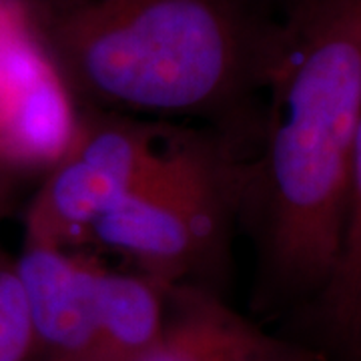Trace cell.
Segmentation results:
<instances>
[{"instance_id": "obj_8", "label": "cell", "mask_w": 361, "mask_h": 361, "mask_svg": "<svg viewBox=\"0 0 361 361\" xmlns=\"http://www.w3.org/2000/svg\"><path fill=\"white\" fill-rule=\"evenodd\" d=\"M323 337L341 361H361V116L353 147L345 227L329 283L313 303Z\"/></svg>"}, {"instance_id": "obj_13", "label": "cell", "mask_w": 361, "mask_h": 361, "mask_svg": "<svg viewBox=\"0 0 361 361\" xmlns=\"http://www.w3.org/2000/svg\"><path fill=\"white\" fill-rule=\"evenodd\" d=\"M0 2H2V0H0Z\"/></svg>"}, {"instance_id": "obj_12", "label": "cell", "mask_w": 361, "mask_h": 361, "mask_svg": "<svg viewBox=\"0 0 361 361\" xmlns=\"http://www.w3.org/2000/svg\"><path fill=\"white\" fill-rule=\"evenodd\" d=\"M28 2H35V4H39V2H63V0H28Z\"/></svg>"}, {"instance_id": "obj_10", "label": "cell", "mask_w": 361, "mask_h": 361, "mask_svg": "<svg viewBox=\"0 0 361 361\" xmlns=\"http://www.w3.org/2000/svg\"><path fill=\"white\" fill-rule=\"evenodd\" d=\"M253 6H257L259 11L269 14L273 18H281L287 13H291L299 4L307 2V0H249Z\"/></svg>"}, {"instance_id": "obj_2", "label": "cell", "mask_w": 361, "mask_h": 361, "mask_svg": "<svg viewBox=\"0 0 361 361\" xmlns=\"http://www.w3.org/2000/svg\"><path fill=\"white\" fill-rule=\"evenodd\" d=\"M77 103L197 116L253 139L279 18L249 0L26 2Z\"/></svg>"}, {"instance_id": "obj_5", "label": "cell", "mask_w": 361, "mask_h": 361, "mask_svg": "<svg viewBox=\"0 0 361 361\" xmlns=\"http://www.w3.org/2000/svg\"><path fill=\"white\" fill-rule=\"evenodd\" d=\"M77 99L25 0L0 2V167L44 175L77 135Z\"/></svg>"}, {"instance_id": "obj_1", "label": "cell", "mask_w": 361, "mask_h": 361, "mask_svg": "<svg viewBox=\"0 0 361 361\" xmlns=\"http://www.w3.org/2000/svg\"><path fill=\"white\" fill-rule=\"evenodd\" d=\"M360 116L361 0H307L279 18L257 133L233 165L257 310L313 305L329 283Z\"/></svg>"}, {"instance_id": "obj_11", "label": "cell", "mask_w": 361, "mask_h": 361, "mask_svg": "<svg viewBox=\"0 0 361 361\" xmlns=\"http://www.w3.org/2000/svg\"><path fill=\"white\" fill-rule=\"evenodd\" d=\"M16 179L18 177L13 175L11 171L0 167V219L4 217L6 209L11 205V201H13V185Z\"/></svg>"}, {"instance_id": "obj_3", "label": "cell", "mask_w": 361, "mask_h": 361, "mask_svg": "<svg viewBox=\"0 0 361 361\" xmlns=\"http://www.w3.org/2000/svg\"><path fill=\"white\" fill-rule=\"evenodd\" d=\"M233 165L227 147L180 135L141 183L97 219L89 243L129 259L159 283L199 285L223 267L237 225Z\"/></svg>"}, {"instance_id": "obj_4", "label": "cell", "mask_w": 361, "mask_h": 361, "mask_svg": "<svg viewBox=\"0 0 361 361\" xmlns=\"http://www.w3.org/2000/svg\"><path fill=\"white\" fill-rule=\"evenodd\" d=\"M177 137L129 115L89 111L25 209L23 245L77 249L97 219L139 185Z\"/></svg>"}, {"instance_id": "obj_9", "label": "cell", "mask_w": 361, "mask_h": 361, "mask_svg": "<svg viewBox=\"0 0 361 361\" xmlns=\"http://www.w3.org/2000/svg\"><path fill=\"white\" fill-rule=\"evenodd\" d=\"M30 348V323L16 265L0 249V361H28Z\"/></svg>"}, {"instance_id": "obj_6", "label": "cell", "mask_w": 361, "mask_h": 361, "mask_svg": "<svg viewBox=\"0 0 361 361\" xmlns=\"http://www.w3.org/2000/svg\"><path fill=\"white\" fill-rule=\"evenodd\" d=\"M14 265L32 337L28 361H92L101 265L73 249L25 245Z\"/></svg>"}, {"instance_id": "obj_7", "label": "cell", "mask_w": 361, "mask_h": 361, "mask_svg": "<svg viewBox=\"0 0 361 361\" xmlns=\"http://www.w3.org/2000/svg\"><path fill=\"white\" fill-rule=\"evenodd\" d=\"M171 285L139 271L101 267L97 277V339L92 361H141L163 336Z\"/></svg>"}]
</instances>
